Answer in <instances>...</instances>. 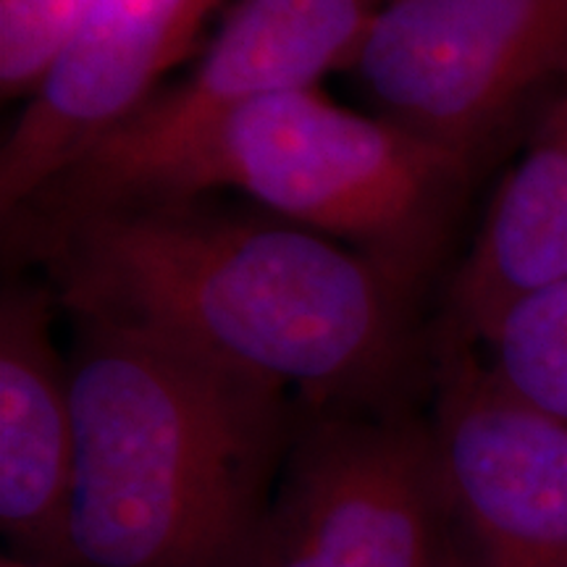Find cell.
Wrapping results in <instances>:
<instances>
[{
	"label": "cell",
	"mask_w": 567,
	"mask_h": 567,
	"mask_svg": "<svg viewBox=\"0 0 567 567\" xmlns=\"http://www.w3.org/2000/svg\"><path fill=\"white\" fill-rule=\"evenodd\" d=\"M567 276V80L494 195L436 334L476 344L520 295Z\"/></svg>",
	"instance_id": "obj_10"
},
{
	"label": "cell",
	"mask_w": 567,
	"mask_h": 567,
	"mask_svg": "<svg viewBox=\"0 0 567 567\" xmlns=\"http://www.w3.org/2000/svg\"><path fill=\"white\" fill-rule=\"evenodd\" d=\"M350 71L379 116L478 163L567 80V0H386Z\"/></svg>",
	"instance_id": "obj_6"
},
{
	"label": "cell",
	"mask_w": 567,
	"mask_h": 567,
	"mask_svg": "<svg viewBox=\"0 0 567 567\" xmlns=\"http://www.w3.org/2000/svg\"><path fill=\"white\" fill-rule=\"evenodd\" d=\"M71 567H252L305 410L281 389L76 323Z\"/></svg>",
	"instance_id": "obj_2"
},
{
	"label": "cell",
	"mask_w": 567,
	"mask_h": 567,
	"mask_svg": "<svg viewBox=\"0 0 567 567\" xmlns=\"http://www.w3.org/2000/svg\"><path fill=\"white\" fill-rule=\"evenodd\" d=\"M429 371L452 567H567V421L509 392L460 339L431 334Z\"/></svg>",
	"instance_id": "obj_7"
},
{
	"label": "cell",
	"mask_w": 567,
	"mask_h": 567,
	"mask_svg": "<svg viewBox=\"0 0 567 567\" xmlns=\"http://www.w3.org/2000/svg\"><path fill=\"white\" fill-rule=\"evenodd\" d=\"M208 197L17 216L6 250L40 268L74 323L158 339L305 413L408 405L431 354L417 292L323 234Z\"/></svg>",
	"instance_id": "obj_1"
},
{
	"label": "cell",
	"mask_w": 567,
	"mask_h": 567,
	"mask_svg": "<svg viewBox=\"0 0 567 567\" xmlns=\"http://www.w3.org/2000/svg\"><path fill=\"white\" fill-rule=\"evenodd\" d=\"M55 305L42 279H11L0 292V526L27 563L71 567L76 429Z\"/></svg>",
	"instance_id": "obj_9"
},
{
	"label": "cell",
	"mask_w": 567,
	"mask_h": 567,
	"mask_svg": "<svg viewBox=\"0 0 567 567\" xmlns=\"http://www.w3.org/2000/svg\"><path fill=\"white\" fill-rule=\"evenodd\" d=\"M221 0H95L0 147V218L30 203L158 92Z\"/></svg>",
	"instance_id": "obj_8"
},
{
	"label": "cell",
	"mask_w": 567,
	"mask_h": 567,
	"mask_svg": "<svg viewBox=\"0 0 567 567\" xmlns=\"http://www.w3.org/2000/svg\"><path fill=\"white\" fill-rule=\"evenodd\" d=\"M473 347L509 392L567 421V276L509 302Z\"/></svg>",
	"instance_id": "obj_11"
},
{
	"label": "cell",
	"mask_w": 567,
	"mask_h": 567,
	"mask_svg": "<svg viewBox=\"0 0 567 567\" xmlns=\"http://www.w3.org/2000/svg\"><path fill=\"white\" fill-rule=\"evenodd\" d=\"M252 567H452L423 417L302 413Z\"/></svg>",
	"instance_id": "obj_5"
},
{
	"label": "cell",
	"mask_w": 567,
	"mask_h": 567,
	"mask_svg": "<svg viewBox=\"0 0 567 567\" xmlns=\"http://www.w3.org/2000/svg\"><path fill=\"white\" fill-rule=\"evenodd\" d=\"M384 3L239 0L184 80L161 87L9 218L69 216L147 195L234 111L352 69Z\"/></svg>",
	"instance_id": "obj_4"
},
{
	"label": "cell",
	"mask_w": 567,
	"mask_h": 567,
	"mask_svg": "<svg viewBox=\"0 0 567 567\" xmlns=\"http://www.w3.org/2000/svg\"><path fill=\"white\" fill-rule=\"evenodd\" d=\"M95 0H0V92L30 95Z\"/></svg>",
	"instance_id": "obj_12"
},
{
	"label": "cell",
	"mask_w": 567,
	"mask_h": 567,
	"mask_svg": "<svg viewBox=\"0 0 567 567\" xmlns=\"http://www.w3.org/2000/svg\"><path fill=\"white\" fill-rule=\"evenodd\" d=\"M473 172L463 153L302 87L234 111L142 197L231 189L421 292Z\"/></svg>",
	"instance_id": "obj_3"
},
{
	"label": "cell",
	"mask_w": 567,
	"mask_h": 567,
	"mask_svg": "<svg viewBox=\"0 0 567 567\" xmlns=\"http://www.w3.org/2000/svg\"><path fill=\"white\" fill-rule=\"evenodd\" d=\"M3 567H45V565L27 563V559H3Z\"/></svg>",
	"instance_id": "obj_13"
}]
</instances>
